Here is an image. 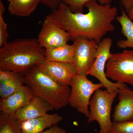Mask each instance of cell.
Here are the masks:
<instances>
[{
  "label": "cell",
  "instance_id": "27",
  "mask_svg": "<svg viewBox=\"0 0 133 133\" xmlns=\"http://www.w3.org/2000/svg\"><path fill=\"white\" fill-rule=\"evenodd\" d=\"M7 1H8L9 2V3H10V2H12V1H13V0H7Z\"/></svg>",
  "mask_w": 133,
  "mask_h": 133
},
{
  "label": "cell",
  "instance_id": "12",
  "mask_svg": "<svg viewBox=\"0 0 133 133\" xmlns=\"http://www.w3.org/2000/svg\"><path fill=\"white\" fill-rule=\"evenodd\" d=\"M35 96L26 85L4 99L0 100V111L5 114L14 115L16 112L28 104Z\"/></svg>",
  "mask_w": 133,
  "mask_h": 133
},
{
  "label": "cell",
  "instance_id": "5",
  "mask_svg": "<svg viewBox=\"0 0 133 133\" xmlns=\"http://www.w3.org/2000/svg\"><path fill=\"white\" fill-rule=\"evenodd\" d=\"M70 93L69 104L88 118L90 114L88 108L92 95L97 90L104 87L101 83L95 84L87 78V76L76 74L70 85Z\"/></svg>",
  "mask_w": 133,
  "mask_h": 133
},
{
  "label": "cell",
  "instance_id": "24",
  "mask_svg": "<svg viewBox=\"0 0 133 133\" xmlns=\"http://www.w3.org/2000/svg\"><path fill=\"white\" fill-rule=\"evenodd\" d=\"M125 12L128 14L133 8V0H120Z\"/></svg>",
  "mask_w": 133,
  "mask_h": 133
},
{
  "label": "cell",
  "instance_id": "8",
  "mask_svg": "<svg viewBox=\"0 0 133 133\" xmlns=\"http://www.w3.org/2000/svg\"><path fill=\"white\" fill-rule=\"evenodd\" d=\"M112 45L111 38L106 37L102 39L98 44L94 64L88 71V75L97 79L104 87L109 92L118 91L122 84L114 83L108 80L105 72V66L108 59L111 53L110 52Z\"/></svg>",
  "mask_w": 133,
  "mask_h": 133
},
{
  "label": "cell",
  "instance_id": "1",
  "mask_svg": "<svg viewBox=\"0 0 133 133\" xmlns=\"http://www.w3.org/2000/svg\"><path fill=\"white\" fill-rule=\"evenodd\" d=\"M84 6L88 12L74 13L64 3L52 10L47 17L67 31L70 40L79 37L95 41L99 44L108 32L115 29L113 22L118 15V9L110 5H101L97 1L87 3Z\"/></svg>",
  "mask_w": 133,
  "mask_h": 133
},
{
  "label": "cell",
  "instance_id": "21",
  "mask_svg": "<svg viewBox=\"0 0 133 133\" xmlns=\"http://www.w3.org/2000/svg\"><path fill=\"white\" fill-rule=\"evenodd\" d=\"M5 8L2 0H0V47L8 43L9 35L8 33L7 24L3 19V13Z\"/></svg>",
  "mask_w": 133,
  "mask_h": 133
},
{
  "label": "cell",
  "instance_id": "13",
  "mask_svg": "<svg viewBox=\"0 0 133 133\" xmlns=\"http://www.w3.org/2000/svg\"><path fill=\"white\" fill-rule=\"evenodd\" d=\"M53 109L49 103L35 95L28 104L17 111L14 115L20 122H22L43 116Z\"/></svg>",
  "mask_w": 133,
  "mask_h": 133
},
{
  "label": "cell",
  "instance_id": "10",
  "mask_svg": "<svg viewBox=\"0 0 133 133\" xmlns=\"http://www.w3.org/2000/svg\"><path fill=\"white\" fill-rule=\"evenodd\" d=\"M37 65L55 81L65 85L70 86L77 74L73 63L45 60Z\"/></svg>",
  "mask_w": 133,
  "mask_h": 133
},
{
  "label": "cell",
  "instance_id": "16",
  "mask_svg": "<svg viewBox=\"0 0 133 133\" xmlns=\"http://www.w3.org/2000/svg\"><path fill=\"white\" fill-rule=\"evenodd\" d=\"M45 60L73 63L74 47L68 44L51 49H45Z\"/></svg>",
  "mask_w": 133,
  "mask_h": 133
},
{
  "label": "cell",
  "instance_id": "23",
  "mask_svg": "<svg viewBox=\"0 0 133 133\" xmlns=\"http://www.w3.org/2000/svg\"><path fill=\"white\" fill-rule=\"evenodd\" d=\"M41 2L52 10L58 7L61 2V0H41Z\"/></svg>",
  "mask_w": 133,
  "mask_h": 133
},
{
  "label": "cell",
  "instance_id": "14",
  "mask_svg": "<svg viewBox=\"0 0 133 133\" xmlns=\"http://www.w3.org/2000/svg\"><path fill=\"white\" fill-rule=\"evenodd\" d=\"M25 85V78L22 73L0 70L1 99L8 97Z\"/></svg>",
  "mask_w": 133,
  "mask_h": 133
},
{
  "label": "cell",
  "instance_id": "4",
  "mask_svg": "<svg viewBox=\"0 0 133 133\" xmlns=\"http://www.w3.org/2000/svg\"><path fill=\"white\" fill-rule=\"evenodd\" d=\"M118 91L111 93L106 90L99 89L91 98L87 121L88 123L97 122L100 128L99 133H110L112 125L111 119L112 105Z\"/></svg>",
  "mask_w": 133,
  "mask_h": 133
},
{
  "label": "cell",
  "instance_id": "26",
  "mask_svg": "<svg viewBox=\"0 0 133 133\" xmlns=\"http://www.w3.org/2000/svg\"><path fill=\"white\" fill-rule=\"evenodd\" d=\"M129 17L130 19L132 21H133V8L132 9L130 10L129 13L128 14Z\"/></svg>",
  "mask_w": 133,
  "mask_h": 133
},
{
  "label": "cell",
  "instance_id": "25",
  "mask_svg": "<svg viewBox=\"0 0 133 133\" xmlns=\"http://www.w3.org/2000/svg\"><path fill=\"white\" fill-rule=\"evenodd\" d=\"M66 130L59 127L56 125L52 126L49 129L41 133H66Z\"/></svg>",
  "mask_w": 133,
  "mask_h": 133
},
{
  "label": "cell",
  "instance_id": "11",
  "mask_svg": "<svg viewBox=\"0 0 133 133\" xmlns=\"http://www.w3.org/2000/svg\"><path fill=\"white\" fill-rule=\"evenodd\" d=\"M119 102L115 108L113 122L133 119V90L125 84H122L118 90Z\"/></svg>",
  "mask_w": 133,
  "mask_h": 133
},
{
  "label": "cell",
  "instance_id": "22",
  "mask_svg": "<svg viewBox=\"0 0 133 133\" xmlns=\"http://www.w3.org/2000/svg\"><path fill=\"white\" fill-rule=\"evenodd\" d=\"M110 133H133V119L112 122Z\"/></svg>",
  "mask_w": 133,
  "mask_h": 133
},
{
  "label": "cell",
  "instance_id": "3",
  "mask_svg": "<svg viewBox=\"0 0 133 133\" xmlns=\"http://www.w3.org/2000/svg\"><path fill=\"white\" fill-rule=\"evenodd\" d=\"M25 84L35 96L49 103L58 110L69 104L70 86L58 83L44 72L37 65L22 74Z\"/></svg>",
  "mask_w": 133,
  "mask_h": 133
},
{
  "label": "cell",
  "instance_id": "9",
  "mask_svg": "<svg viewBox=\"0 0 133 133\" xmlns=\"http://www.w3.org/2000/svg\"><path fill=\"white\" fill-rule=\"evenodd\" d=\"M37 39L43 48L51 49L67 44L70 36L67 31L46 17Z\"/></svg>",
  "mask_w": 133,
  "mask_h": 133
},
{
  "label": "cell",
  "instance_id": "15",
  "mask_svg": "<svg viewBox=\"0 0 133 133\" xmlns=\"http://www.w3.org/2000/svg\"><path fill=\"white\" fill-rule=\"evenodd\" d=\"M63 119L58 114H47L29 120L21 122L22 133H41L45 129L57 125Z\"/></svg>",
  "mask_w": 133,
  "mask_h": 133
},
{
  "label": "cell",
  "instance_id": "17",
  "mask_svg": "<svg viewBox=\"0 0 133 133\" xmlns=\"http://www.w3.org/2000/svg\"><path fill=\"white\" fill-rule=\"evenodd\" d=\"M121 10V15L117 16L116 19L121 25V33L127 39L119 40L117 45L121 49L133 48V22L122 8Z\"/></svg>",
  "mask_w": 133,
  "mask_h": 133
},
{
  "label": "cell",
  "instance_id": "2",
  "mask_svg": "<svg viewBox=\"0 0 133 133\" xmlns=\"http://www.w3.org/2000/svg\"><path fill=\"white\" fill-rule=\"evenodd\" d=\"M45 50L35 38L8 42L0 49V70L23 74L45 60Z\"/></svg>",
  "mask_w": 133,
  "mask_h": 133
},
{
  "label": "cell",
  "instance_id": "7",
  "mask_svg": "<svg viewBox=\"0 0 133 133\" xmlns=\"http://www.w3.org/2000/svg\"><path fill=\"white\" fill-rule=\"evenodd\" d=\"M73 64L77 74L87 76L88 71L94 64L98 44L95 41L79 37L74 41Z\"/></svg>",
  "mask_w": 133,
  "mask_h": 133
},
{
  "label": "cell",
  "instance_id": "18",
  "mask_svg": "<svg viewBox=\"0 0 133 133\" xmlns=\"http://www.w3.org/2000/svg\"><path fill=\"white\" fill-rule=\"evenodd\" d=\"M41 0H13L10 3V14L19 17L29 16L36 9Z\"/></svg>",
  "mask_w": 133,
  "mask_h": 133
},
{
  "label": "cell",
  "instance_id": "6",
  "mask_svg": "<svg viewBox=\"0 0 133 133\" xmlns=\"http://www.w3.org/2000/svg\"><path fill=\"white\" fill-rule=\"evenodd\" d=\"M105 72L107 78L133 87V50H125L111 53L106 65Z\"/></svg>",
  "mask_w": 133,
  "mask_h": 133
},
{
  "label": "cell",
  "instance_id": "20",
  "mask_svg": "<svg viewBox=\"0 0 133 133\" xmlns=\"http://www.w3.org/2000/svg\"><path fill=\"white\" fill-rule=\"evenodd\" d=\"M92 1H98L101 5H110L112 0H61L67 5L74 13H83L84 7L87 3Z\"/></svg>",
  "mask_w": 133,
  "mask_h": 133
},
{
  "label": "cell",
  "instance_id": "19",
  "mask_svg": "<svg viewBox=\"0 0 133 133\" xmlns=\"http://www.w3.org/2000/svg\"><path fill=\"white\" fill-rule=\"evenodd\" d=\"M0 133H22L21 122L14 115L0 113Z\"/></svg>",
  "mask_w": 133,
  "mask_h": 133
}]
</instances>
